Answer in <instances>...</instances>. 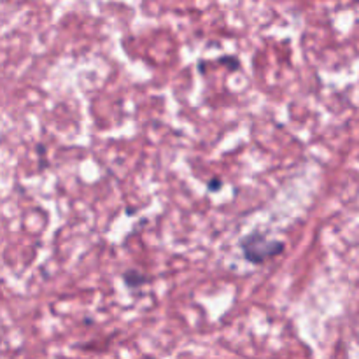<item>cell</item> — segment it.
<instances>
[{
  "label": "cell",
  "instance_id": "6da1fadb",
  "mask_svg": "<svg viewBox=\"0 0 359 359\" xmlns=\"http://www.w3.org/2000/svg\"><path fill=\"white\" fill-rule=\"evenodd\" d=\"M284 242L280 241H270L265 235L259 231H252V233L245 235L241 241V249L244 252V258L252 265H263L269 262L273 256H279L284 251Z\"/></svg>",
  "mask_w": 359,
  "mask_h": 359
},
{
  "label": "cell",
  "instance_id": "7a4b0ae2",
  "mask_svg": "<svg viewBox=\"0 0 359 359\" xmlns=\"http://www.w3.org/2000/svg\"><path fill=\"white\" fill-rule=\"evenodd\" d=\"M123 283H125V286L130 287V290H139L140 286L149 283V277H147L146 273L139 272V270H126V272L123 273Z\"/></svg>",
  "mask_w": 359,
  "mask_h": 359
},
{
  "label": "cell",
  "instance_id": "3957f363",
  "mask_svg": "<svg viewBox=\"0 0 359 359\" xmlns=\"http://www.w3.org/2000/svg\"><path fill=\"white\" fill-rule=\"evenodd\" d=\"M221 179H212V181H210V184H209V189L210 191H217V189L221 188Z\"/></svg>",
  "mask_w": 359,
  "mask_h": 359
}]
</instances>
